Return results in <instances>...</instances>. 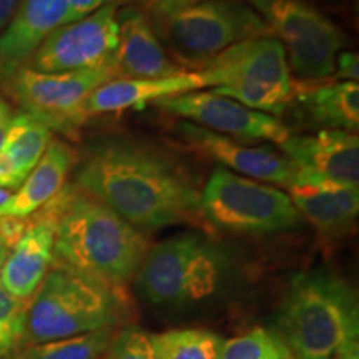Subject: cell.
Listing matches in <instances>:
<instances>
[{
  "label": "cell",
  "instance_id": "cell-36",
  "mask_svg": "<svg viewBox=\"0 0 359 359\" xmlns=\"http://www.w3.org/2000/svg\"><path fill=\"white\" fill-rule=\"evenodd\" d=\"M0 233H2V217H0Z\"/></svg>",
  "mask_w": 359,
  "mask_h": 359
},
{
  "label": "cell",
  "instance_id": "cell-23",
  "mask_svg": "<svg viewBox=\"0 0 359 359\" xmlns=\"http://www.w3.org/2000/svg\"><path fill=\"white\" fill-rule=\"evenodd\" d=\"M115 334V327H109L65 339L29 344L7 359H98L109 351Z\"/></svg>",
  "mask_w": 359,
  "mask_h": 359
},
{
  "label": "cell",
  "instance_id": "cell-2",
  "mask_svg": "<svg viewBox=\"0 0 359 359\" xmlns=\"http://www.w3.org/2000/svg\"><path fill=\"white\" fill-rule=\"evenodd\" d=\"M150 248L140 230L75 185L64 187L53 263L115 286L133 280Z\"/></svg>",
  "mask_w": 359,
  "mask_h": 359
},
{
  "label": "cell",
  "instance_id": "cell-10",
  "mask_svg": "<svg viewBox=\"0 0 359 359\" xmlns=\"http://www.w3.org/2000/svg\"><path fill=\"white\" fill-rule=\"evenodd\" d=\"M160 24L180 57L203 64L243 40L271 37L259 13L240 0H206Z\"/></svg>",
  "mask_w": 359,
  "mask_h": 359
},
{
  "label": "cell",
  "instance_id": "cell-7",
  "mask_svg": "<svg viewBox=\"0 0 359 359\" xmlns=\"http://www.w3.org/2000/svg\"><path fill=\"white\" fill-rule=\"evenodd\" d=\"M200 215L219 230L245 235L290 231L303 222L288 193L222 167L200 193Z\"/></svg>",
  "mask_w": 359,
  "mask_h": 359
},
{
  "label": "cell",
  "instance_id": "cell-34",
  "mask_svg": "<svg viewBox=\"0 0 359 359\" xmlns=\"http://www.w3.org/2000/svg\"><path fill=\"white\" fill-rule=\"evenodd\" d=\"M276 359H296V358L293 356V353H291V351H290V349H286V351H285V353H283L280 358H276Z\"/></svg>",
  "mask_w": 359,
  "mask_h": 359
},
{
  "label": "cell",
  "instance_id": "cell-15",
  "mask_svg": "<svg viewBox=\"0 0 359 359\" xmlns=\"http://www.w3.org/2000/svg\"><path fill=\"white\" fill-rule=\"evenodd\" d=\"M64 205V188L55 198L27 218V226L4 266L0 283L15 298L30 302L53 263L58 217Z\"/></svg>",
  "mask_w": 359,
  "mask_h": 359
},
{
  "label": "cell",
  "instance_id": "cell-20",
  "mask_svg": "<svg viewBox=\"0 0 359 359\" xmlns=\"http://www.w3.org/2000/svg\"><path fill=\"white\" fill-rule=\"evenodd\" d=\"M288 195L303 219L325 236H338L356 223L359 190L326 182L291 185Z\"/></svg>",
  "mask_w": 359,
  "mask_h": 359
},
{
  "label": "cell",
  "instance_id": "cell-14",
  "mask_svg": "<svg viewBox=\"0 0 359 359\" xmlns=\"http://www.w3.org/2000/svg\"><path fill=\"white\" fill-rule=\"evenodd\" d=\"M173 132L193 151L208 156L219 163L218 167L241 177L276 183L286 188L294 178L291 161L271 145H250L248 142L210 132L185 120L173 123Z\"/></svg>",
  "mask_w": 359,
  "mask_h": 359
},
{
  "label": "cell",
  "instance_id": "cell-32",
  "mask_svg": "<svg viewBox=\"0 0 359 359\" xmlns=\"http://www.w3.org/2000/svg\"><path fill=\"white\" fill-rule=\"evenodd\" d=\"M12 110L11 107L4 102V98L0 97V130H2L6 125H8V122L12 120Z\"/></svg>",
  "mask_w": 359,
  "mask_h": 359
},
{
  "label": "cell",
  "instance_id": "cell-17",
  "mask_svg": "<svg viewBox=\"0 0 359 359\" xmlns=\"http://www.w3.org/2000/svg\"><path fill=\"white\" fill-rule=\"evenodd\" d=\"M67 0H22L0 35V80L30 60L43 40L67 24Z\"/></svg>",
  "mask_w": 359,
  "mask_h": 359
},
{
  "label": "cell",
  "instance_id": "cell-5",
  "mask_svg": "<svg viewBox=\"0 0 359 359\" xmlns=\"http://www.w3.org/2000/svg\"><path fill=\"white\" fill-rule=\"evenodd\" d=\"M127 316L122 286L52 264L29 303L22 346L116 327Z\"/></svg>",
  "mask_w": 359,
  "mask_h": 359
},
{
  "label": "cell",
  "instance_id": "cell-8",
  "mask_svg": "<svg viewBox=\"0 0 359 359\" xmlns=\"http://www.w3.org/2000/svg\"><path fill=\"white\" fill-rule=\"evenodd\" d=\"M114 79H122L115 64L67 74H43L24 65L0 82L22 114L50 132L75 137L90 116V95Z\"/></svg>",
  "mask_w": 359,
  "mask_h": 359
},
{
  "label": "cell",
  "instance_id": "cell-35",
  "mask_svg": "<svg viewBox=\"0 0 359 359\" xmlns=\"http://www.w3.org/2000/svg\"><path fill=\"white\" fill-rule=\"evenodd\" d=\"M7 127H8V125H6V127H4L2 130H0V147H2V143H4V138H6V132H7Z\"/></svg>",
  "mask_w": 359,
  "mask_h": 359
},
{
  "label": "cell",
  "instance_id": "cell-29",
  "mask_svg": "<svg viewBox=\"0 0 359 359\" xmlns=\"http://www.w3.org/2000/svg\"><path fill=\"white\" fill-rule=\"evenodd\" d=\"M338 80L358 82L359 80V57L353 52H341L334 64V74Z\"/></svg>",
  "mask_w": 359,
  "mask_h": 359
},
{
  "label": "cell",
  "instance_id": "cell-38",
  "mask_svg": "<svg viewBox=\"0 0 359 359\" xmlns=\"http://www.w3.org/2000/svg\"><path fill=\"white\" fill-rule=\"evenodd\" d=\"M0 359H2V358H0Z\"/></svg>",
  "mask_w": 359,
  "mask_h": 359
},
{
  "label": "cell",
  "instance_id": "cell-6",
  "mask_svg": "<svg viewBox=\"0 0 359 359\" xmlns=\"http://www.w3.org/2000/svg\"><path fill=\"white\" fill-rule=\"evenodd\" d=\"M205 88L248 109L280 116L294 100V82L286 52L275 37L243 40L196 70Z\"/></svg>",
  "mask_w": 359,
  "mask_h": 359
},
{
  "label": "cell",
  "instance_id": "cell-30",
  "mask_svg": "<svg viewBox=\"0 0 359 359\" xmlns=\"http://www.w3.org/2000/svg\"><path fill=\"white\" fill-rule=\"evenodd\" d=\"M67 4H69L67 24H70V22H77L98 11L105 4V0H67Z\"/></svg>",
  "mask_w": 359,
  "mask_h": 359
},
{
  "label": "cell",
  "instance_id": "cell-24",
  "mask_svg": "<svg viewBox=\"0 0 359 359\" xmlns=\"http://www.w3.org/2000/svg\"><path fill=\"white\" fill-rule=\"evenodd\" d=\"M223 339L203 330H175L155 334L160 359H219Z\"/></svg>",
  "mask_w": 359,
  "mask_h": 359
},
{
  "label": "cell",
  "instance_id": "cell-3",
  "mask_svg": "<svg viewBox=\"0 0 359 359\" xmlns=\"http://www.w3.org/2000/svg\"><path fill=\"white\" fill-rule=\"evenodd\" d=\"M276 326L296 359H333L359 346L356 293L325 268L296 273L283 294Z\"/></svg>",
  "mask_w": 359,
  "mask_h": 359
},
{
  "label": "cell",
  "instance_id": "cell-9",
  "mask_svg": "<svg viewBox=\"0 0 359 359\" xmlns=\"http://www.w3.org/2000/svg\"><path fill=\"white\" fill-rule=\"evenodd\" d=\"M250 7L281 42L294 77L318 82L334 74L346 39L325 13L304 0H250Z\"/></svg>",
  "mask_w": 359,
  "mask_h": 359
},
{
  "label": "cell",
  "instance_id": "cell-37",
  "mask_svg": "<svg viewBox=\"0 0 359 359\" xmlns=\"http://www.w3.org/2000/svg\"><path fill=\"white\" fill-rule=\"evenodd\" d=\"M105 359H111V358H110V356H109V358H105Z\"/></svg>",
  "mask_w": 359,
  "mask_h": 359
},
{
  "label": "cell",
  "instance_id": "cell-28",
  "mask_svg": "<svg viewBox=\"0 0 359 359\" xmlns=\"http://www.w3.org/2000/svg\"><path fill=\"white\" fill-rule=\"evenodd\" d=\"M201 2H206V0H143V12L156 22H163L173 13L198 6Z\"/></svg>",
  "mask_w": 359,
  "mask_h": 359
},
{
  "label": "cell",
  "instance_id": "cell-16",
  "mask_svg": "<svg viewBox=\"0 0 359 359\" xmlns=\"http://www.w3.org/2000/svg\"><path fill=\"white\" fill-rule=\"evenodd\" d=\"M118 47L115 67L125 79H168L185 74L170 60L148 15L140 8L125 7L116 12Z\"/></svg>",
  "mask_w": 359,
  "mask_h": 359
},
{
  "label": "cell",
  "instance_id": "cell-25",
  "mask_svg": "<svg viewBox=\"0 0 359 359\" xmlns=\"http://www.w3.org/2000/svg\"><path fill=\"white\" fill-rule=\"evenodd\" d=\"M290 349L278 333L255 327L246 334L223 341L219 359H276Z\"/></svg>",
  "mask_w": 359,
  "mask_h": 359
},
{
  "label": "cell",
  "instance_id": "cell-22",
  "mask_svg": "<svg viewBox=\"0 0 359 359\" xmlns=\"http://www.w3.org/2000/svg\"><path fill=\"white\" fill-rule=\"evenodd\" d=\"M294 98L303 109V115L320 130L338 128L356 132L359 127V85L358 82L321 83L303 90Z\"/></svg>",
  "mask_w": 359,
  "mask_h": 359
},
{
  "label": "cell",
  "instance_id": "cell-4",
  "mask_svg": "<svg viewBox=\"0 0 359 359\" xmlns=\"http://www.w3.org/2000/svg\"><path fill=\"white\" fill-rule=\"evenodd\" d=\"M236 268L231 250L201 233H182L150 246L135 275L145 302L163 308H187L217 298Z\"/></svg>",
  "mask_w": 359,
  "mask_h": 359
},
{
  "label": "cell",
  "instance_id": "cell-1",
  "mask_svg": "<svg viewBox=\"0 0 359 359\" xmlns=\"http://www.w3.org/2000/svg\"><path fill=\"white\" fill-rule=\"evenodd\" d=\"M74 185L140 231L201 219V190L191 170L140 138L110 135L93 140L80 160Z\"/></svg>",
  "mask_w": 359,
  "mask_h": 359
},
{
  "label": "cell",
  "instance_id": "cell-27",
  "mask_svg": "<svg viewBox=\"0 0 359 359\" xmlns=\"http://www.w3.org/2000/svg\"><path fill=\"white\" fill-rule=\"evenodd\" d=\"M111 359H160L155 334L138 326H125L110 346Z\"/></svg>",
  "mask_w": 359,
  "mask_h": 359
},
{
  "label": "cell",
  "instance_id": "cell-31",
  "mask_svg": "<svg viewBox=\"0 0 359 359\" xmlns=\"http://www.w3.org/2000/svg\"><path fill=\"white\" fill-rule=\"evenodd\" d=\"M22 0H0V30L11 22Z\"/></svg>",
  "mask_w": 359,
  "mask_h": 359
},
{
  "label": "cell",
  "instance_id": "cell-19",
  "mask_svg": "<svg viewBox=\"0 0 359 359\" xmlns=\"http://www.w3.org/2000/svg\"><path fill=\"white\" fill-rule=\"evenodd\" d=\"M77 163V154L64 142H50L25 182L0 206V217L29 218L55 198Z\"/></svg>",
  "mask_w": 359,
  "mask_h": 359
},
{
  "label": "cell",
  "instance_id": "cell-33",
  "mask_svg": "<svg viewBox=\"0 0 359 359\" xmlns=\"http://www.w3.org/2000/svg\"><path fill=\"white\" fill-rule=\"evenodd\" d=\"M12 196L11 190H6V188H0V206H2L6 201Z\"/></svg>",
  "mask_w": 359,
  "mask_h": 359
},
{
  "label": "cell",
  "instance_id": "cell-12",
  "mask_svg": "<svg viewBox=\"0 0 359 359\" xmlns=\"http://www.w3.org/2000/svg\"><path fill=\"white\" fill-rule=\"evenodd\" d=\"M161 110L210 132L241 142H273L280 145L291 132L278 116L248 109L228 97L210 92H188L156 102Z\"/></svg>",
  "mask_w": 359,
  "mask_h": 359
},
{
  "label": "cell",
  "instance_id": "cell-21",
  "mask_svg": "<svg viewBox=\"0 0 359 359\" xmlns=\"http://www.w3.org/2000/svg\"><path fill=\"white\" fill-rule=\"evenodd\" d=\"M50 142V130L42 123L25 114L13 115L0 147V188L17 190L42 158Z\"/></svg>",
  "mask_w": 359,
  "mask_h": 359
},
{
  "label": "cell",
  "instance_id": "cell-18",
  "mask_svg": "<svg viewBox=\"0 0 359 359\" xmlns=\"http://www.w3.org/2000/svg\"><path fill=\"white\" fill-rule=\"evenodd\" d=\"M200 88H205V82L198 72H185L168 79H114L90 95L87 110L90 116L120 114Z\"/></svg>",
  "mask_w": 359,
  "mask_h": 359
},
{
  "label": "cell",
  "instance_id": "cell-13",
  "mask_svg": "<svg viewBox=\"0 0 359 359\" xmlns=\"http://www.w3.org/2000/svg\"><path fill=\"white\" fill-rule=\"evenodd\" d=\"M280 151L294 167L291 185L326 182L348 188L359 187V140L356 133L325 128L308 135H290L280 143Z\"/></svg>",
  "mask_w": 359,
  "mask_h": 359
},
{
  "label": "cell",
  "instance_id": "cell-11",
  "mask_svg": "<svg viewBox=\"0 0 359 359\" xmlns=\"http://www.w3.org/2000/svg\"><path fill=\"white\" fill-rule=\"evenodd\" d=\"M116 6L107 4L77 22L60 25L32 55L30 69L43 74L92 70L115 64Z\"/></svg>",
  "mask_w": 359,
  "mask_h": 359
},
{
  "label": "cell",
  "instance_id": "cell-26",
  "mask_svg": "<svg viewBox=\"0 0 359 359\" xmlns=\"http://www.w3.org/2000/svg\"><path fill=\"white\" fill-rule=\"evenodd\" d=\"M29 303L8 293L0 283V358L19 351L24 343Z\"/></svg>",
  "mask_w": 359,
  "mask_h": 359
}]
</instances>
